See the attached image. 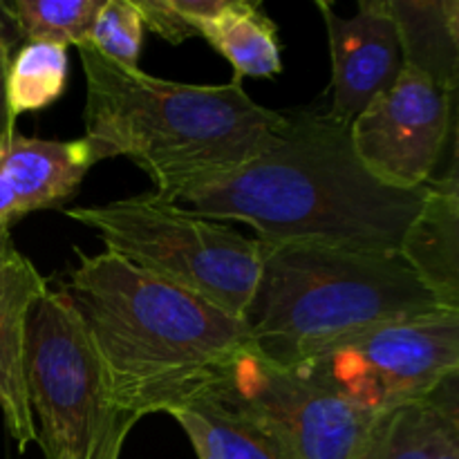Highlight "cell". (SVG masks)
I'll list each match as a JSON object with an SVG mask.
<instances>
[{"label": "cell", "mask_w": 459, "mask_h": 459, "mask_svg": "<svg viewBox=\"0 0 459 459\" xmlns=\"http://www.w3.org/2000/svg\"><path fill=\"white\" fill-rule=\"evenodd\" d=\"M103 0H13L7 3L18 39L83 48Z\"/></svg>", "instance_id": "19"}, {"label": "cell", "mask_w": 459, "mask_h": 459, "mask_svg": "<svg viewBox=\"0 0 459 459\" xmlns=\"http://www.w3.org/2000/svg\"><path fill=\"white\" fill-rule=\"evenodd\" d=\"M143 18L134 0H103L83 48L124 70H139L143 48Z\"/></svg>", "instance_id": "20"}, {"label": "cell", "mask_w": 459, "mask_h": 459, "mask_svg": "<svg viewBox=\"0 0 459 459\" xmlns=\"http://www.w3.org/2000/svg\"><path fill=\"white\" fill-rule=\"evenodd\" d=\"M209 399L264 421L296 459H354L377 417L300 368L267 363L247 348Z\"/></svg>", "instance_id": "8"}, {"label": "cell", "mask_w": 459, "mask_h": 459, "mask_svg": "<svg viewBox=\"0 0 459 459\" xmlns=\"http://www.w3.org/2000/svg\"><path fill=\"white\" fill-rule=\"evenodd\" d=\"M439 307L399 255L260 242L258 285L242 321L251 352L300 368L366 332Z\"/></svg>", "instance_id": "4"}, {"label": "cell", "mask_w": 459, "mask_h": 459, "mask_svg": "<svg viewBox=\"0 0 459 459\" xmlns=\"http://www.w3.org/2000/svg\"><path fill=\"white\" fill-rule=\"evenodd\" d=\"M48 291V281L18 251L12 227H0V415L21 453L36 442L25 385L27 321Z\"/></svg>", "instance_id": "11"}, {"label": "cell", "mask_w": 459, "mask_h": 459, "mask_svg": "<svg viewBox=\"0 0 459 459\" xmlns=\"http://www.w3.org/2000/svg\"><path fill=\"white\" fill-rule=\"evenodd\" d=\"M85 72V142L97 161L128 157L179 202L188 188L247 164L273 139L285 115L255 103L233 79L193 85L124 70L79 48Z\"/></svg>", "instance_id": "3"}, {"label": "cell", "mask_w": 459, "mask_h": 459, "mask_svg": "<svg viewBox=\"0 0 459 459\" xmlns=\"http://www.w3.org/2000/svg\"><path fill=\"white\" fill-rule=\"evenodd\" d=\"M457 377L426 399L377 417L354 459H459Z\"/></svg>", "instance_id": "14"}, {"label": "cell", "mask_w": 459, "mask_h": 459, "mask_svg": "<svg viewBox=\"0 0 459 459\" xmlns=\"http://www.w3.org/2000/svg\"><path fill=\"white\" fill-rule=\"evenodd\" d=\"M133 421L209 399L249 348L242 318L169 285L110 251L83 255L63 287Z\"/></svg>", "instance_id": "2"}, {"label": "cell", "mask_w": 459, "mask_h": 459, "mask_svg": "<svg viewBox=\"0 0 459 459\" xmlns=\"http://www.w3.org/2000/svg\"><path fill=\"white\" fill-rule=\"evenodd\" d=\"M397 27L403 67L455 97L459 88L457 0H385Z\"/></svg>", "instance_id": "15"}, {"label": "cell", "mask_w": 459, "mask_h": 459, "mask_svg": "<svg viewBox=\"0 0 459 459\" xmlns=\"http://www.w3.org/2000/svg\"><path fill=\"white\" fill-rule=\"evenodd\" d=\"M143 27L178 45L197 36V27L224 7V0H134Z\"/></svg>", "instance_id": "21"}, {"label": "cell", "mask_w": 459, "mask_h": 459, "mask_svg": "<svg viewBox=\"0 0 459 459\" xmlns=\"http://www.w3.org/2000/svg\"><path fill=\"white\" fill-rule=\"evenodd\" d=\"M426 188L381 184L357 157L350 124L330 112L285 115L247 164L188 188L178 204L209 220H236L264 245L309 242L399 255Z\"/></svg>", "instance_id": "1"}, {"label": "cell", "mask_w": 459, "mask_h": 459, "mask_svg": "<svg viewBox=\"0 0 459 459\" xmlns=\"http://www.w3.org/2000/svg\"><path fill=\"white\" fill-rule=\"evenodd\" d=\"M67 48L54 43H25L12 58L7 76V106L13 119L52 106L67 85Z\"/></svg>", "instance_id": "18"}, {"label": "cell", "mask_w": 459, "mask_h": 459, "mask_svg": "<svg viewBox=\"0 0 459 459\" xmlns=\"http://www.w3.org/2000/svg\"><path fill=\"white\" fill-rule=\"evenodd\" d=\"M459 178L457 164L426 186L420 213L403 233L399 258L437 303L459 309Z\"/></svg>", "instance_id": "13"}, {"label": "cell", "mask_w": 459, "mask_h": 459, "mask_svg": "<svg viewBox=\"0 0 459 459\" xmlns=\"http://www.w3.org/2000/svg\"><path fill=\"white\" fill-rule=\"evenodd\" d=\"M25 385L45 459L121 457L137 421L115 403L101 357L65 290H49L31 309Z\"/></svg>", "instance_id": "6"}, {"label": "cell", "mask_w": 459, "mask_h": 459, "mask_svg": "<svg viewBox=\"0 0 459 459\" xmlns=\"http://www.w3.org/2000/svg\"><path fill=\"white\" fill-rule=\"evenodd\" d=\"M18 40L21 39H18L16 25L12 21L7 3L0 0V139L16 133V119H13L7 106V76L13 58V48H16Z\"/></svg>", "instance_id": "22"}, {"label": "cell", "mask_w": 459, "mask_h": 459, "mask_svg": "<svg viewBox=\"0 0 459 459\" xmlns=\"http://www.w3.org/2000/svg\"><path fill=\"white\" fill-rule=\"evenodd\" d=\"M94 164L85 137L58 142L13 133L0 139V227L63 204Z\"/></svg>", "instance_id": "12"}, {"label": "cell", "mask_w": 459, "mask_h": 459, "mask_svg": "<svg viewBox=\"0 0 459 459\" xmlns=\"http://www.w3.org/2000/svg\"><path fill=\"white\" fill-rule=\"evenodd\" d=\"M197 36L231 63L233 79H269L282 72L278 30L260 3L224 0V7L197 27Z\"/></svg>", "instance_id": "17"}, {"label": "cell", "mask_w": 459, "mask_h": 459, "mask_svg": "<svg viewBox=\"0 0 459 459\" xmlns=\"http://www.w3.org/2000/svg\"><path fill=\"white\" fill-rule=\"evenodd\" d=\"M368 415L420 402L459 372V309L381 325L300 366Z\"/></svg>", "instance_id": "7"}, {"label": "cell", "mask_w": 459, "mask_h": 459, "mask_svg": "<svg viewBox=\"0 0 459 459\" xmlns=\"http://www.w3.org/2000/svg\"><path fill=\"white\" fill-rule=\"evenodd\" d=\"M197 459H296L264 421L220 399H202L173 412Z\"/></svg>", "instance_id": "16"}, {"label": "cell", "mask_w": 459, "mask_h": 459, "mask_svg": "<svg viewBox=\"0 0 459 459\" xmlns=\"http://www.w3.org/2000/svg\"><path fill=\"white\" fill-rule=\"evenodd\" d=\"M327 27L332 56V117L352 124L402 72L397 27L385 0H361L352 18L339 16L334 4L316 0Z\"/></svg>", "instance_id": "10"}, {"label": "cell", "mask_w": 459, "mask_h": 459, "mask_svg": "<svg viewBox=\"0 0 459 459\" xmlns=\"http://www.w3.org/2000/svg\"><path fill=\"white\" fill-rule=\"evenodd\" d=\"M65 215L126 263L245 318L260 276L258 240L155 193L72 206Z\"/></svg>", "instance_id": "5"}, {"label": "cell", "mask_w": 459, "mask_h": 459, "mask_svg": "<svg viewBox=\"0 0 459 459\" xmlns=\"http://www.w3.org/2000/svg\"><path fill=\"white\" fill-rule=\"evenodd\" d=\"M453 94L402 67L397 81L350 124V139L381 184L417 191L433 182L444 148L453 143Z\"/></svg>", "instance_id": "9"}]
</instances>
